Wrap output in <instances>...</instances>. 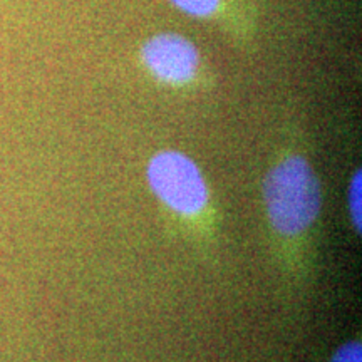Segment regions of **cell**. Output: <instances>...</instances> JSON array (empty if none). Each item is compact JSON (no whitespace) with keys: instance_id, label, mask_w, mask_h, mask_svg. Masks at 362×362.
<instances>
[{"instance_id":"cell-1","label":"cell","mask_w":362,"mask_h":362,"mask_svg":"<svg viewBox=\"0 0 362 362\" xmlns=\"http://www.w3.org/2000/svg\"><path fill=\"white\" fill-rule=\"evenodd\" d=\"M262 194L272 230L284 242H300L319 220L322 193L305 156L288 155L272 166Z\"/></svg>"},{"instance_id":"cell-2","label":"cell","mask_w":362,"mask_h":362,"mask_svg":"<svg viewBox=\"0 0 362 362\" xmlns=\"http://www.w3.org/2000/svg\"><path fill=\"white\" fill-rule=\"evenodd\" d=\"M146 181L153 194L171 214L185 220L208 215L210 188L197 161L178 149H163L151 156Z\"/></svg>"},{"instance_id":"cell-3","label":"cell","mask_w":362,"mask_h":362,"mask_svg":"<svg viewBox=\"0 0 362 362\" xmlns=\"http://www.w3.org/2000/svg\"><path fill=\"white\" fill-rule=\"evenodd\" d=\"M141 62L158 83L178 88L197 79L202 57L197 44L187 35L160 33L144 40Z\"/></svg>"},{"instance_id":"cell-4","label":"cell","mask_w":362,"mask_h":362,"mask_svg":"<svg viewBox=\"0 0 362 362\" xmlns=\"http://www.w3.org/2000/svg\"><path fill=\"white\" fill-rule=\"evenodd\" d=\"M185 16L194 17V19H208L216 13L221 0H168Z\"/></svg>"},{"instance_id":"cell-5","label":"cell","mask_w":362,"mask_h":362,"mask_svg":"<svg viewBox=\"0 0 362 362\" xmlns=\"http://www.w3.org/2000/svg\"><path fill=\"white\" fill-rule=\"evenodd\" d=\"M362 178H361V170H357L354 176H352L349 183V193H347V203H349V216L352 221V228L357 233H361V218H362Z\"/></svg>"},{"instance_id":"cell-6","label":"cell","mask_w":362,"mask_h":362,"mask_svg":"<svg viewBox=\"0 0 362 362\" xmlns=\"http://www.w3.org/2000/svg\"><path fill=\"white\" fill-rule=\"evenodd\" d=\"M329 362H362V346L359 341H349L337 347Z\"/></svg>"}]
</instances>
